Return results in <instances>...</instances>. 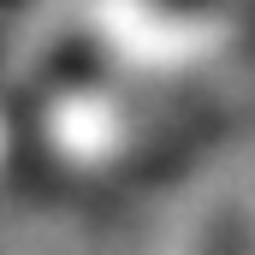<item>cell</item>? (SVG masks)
I'll list each match as a JSON object with an SVG mask.
<instances>
[{
  "instance_id": "cell-1",
  "label": "cell",
  "mask_w": 255,
  "mask_h": 255,
  "mask_svg": "<svg viewBox=\"0 0 255 255\" xmlns=\"http://www.w3.org/2000/svg\"><path fill=\"white\" fill-rule=\"evenodd\" d=\"M255 71V0H60L12 101V172L125 202L190 166Z\"/></svg>"
}]
</instances>
